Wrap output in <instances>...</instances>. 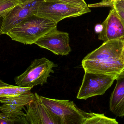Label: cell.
<instances>
[{
  "mask_svg": "<svg viewBox=\"0 0 124 124\" xmlns=\"http://www.w3.org/2000/svg\"><path fill=\"white\" fill-rule=\"evenodd\" d=\"M124 39L105 41L84 57L82 66L85 71L116 79L124 72Z\"/></svg>",
  "mask_w": 124,
  "mask_h": 124,
  "instance_id": "1",
  "label": "cell"
},
{
  "mask_svg": "<svg viewBox=\"0 0 124 124\" xmlns=\"http://www.w3.org/2000/svg\"><path fill=\"white\" fill-rule=\"evenodd\" d=\"M57 23L36 14L26 17L10 29L7 35L25 44H35L41 36L56 27Z\"/></svg>",
  "mask_w": 124,
  "mask_h": 124,
  "instance_id": "2",
  "label": "cell"
},
{
  "mask_svg": "<svg viewBox=\"0 0 124 124\" xmlns=\"http://www.w3.org/2000/svg\"><path fill=\"white\" fill-rule=\"evenodd\" d=\"M42 103L60 124H83L89 113L79 109L73 101L50 99L40 96Z\"/></svg>",
  "mask_w": 124,
  "mask_h": 124,
  "instance_id": "3",
  "label": "cell"
},
{
  "mask_svg": "<svg viewBox=\"0 0 124 124\" xmlns=\"http://www.w3.org/2000/svg\"><path fill=\"white\" fill-rule=\"evenodd\" d=\"M57 67V64L46 58L35 59L24 73L15 78V84L32 89L37 85L42 86L47 83L50 74L54 73L52 68Z\"/></svg>",
  "mask_w": 124,
  "mask_h": 124,
  "instance_id": "4",
  "label": "cell"
},
{
  "mask_svg": "<svg viewBox=\"0 0 124 124\" xmlns=\"http://www.w3.org/2000/svg\"><path fill=\"white\" fill-rule=\"evenodd\" d=\"M91 11L88 7L56 1H44L39 7L36 14L57 24L63 19L78 17Z\"/></svg>",
  "mask_w": 124,
  "mask_h": 124,
  "instance_id": "5",
  "label": "cell"
},
{
  "mask_svg": "<svg viewBox=\"0 0 124 124\" xmlns=\"http://www.w3.org/2000/svg\"><path fill=\"white\" fill-rule=\"evenodd\" d=\"M116 79L107 75L85 71L77 98L86 100L92 97L103 95L112 86Z\"/></svg>",
  "mask_w": 124,
  "mask_h": 124,
  "instance_id": "6",
  "label": "cell"
},
{
  "mask_svg": "<svg viewBox=\"0 0 124 124\" xmlns=\"http://www.w3.org/2000/svg\"><path fill=\"white\" fill-rule=\"evenodd\" d=\"M43 1V0H28L15 6L4 16L1 33L7 34L10 29L25 18L36 14L39 7Z\"/></svg>",
  "mask_w": 124,
  "mask_h": 124,
  "instance_id": "7",
  "label": "cell"
},
{
  "mask_svg": "<svg viewBox=\"0 0 124 124\" xmlns=\"http://www.w3.org/2000/svg\"><path fill=\"white\" fill-rule=\"evenodd\" d=\"M35 44L57 55H68L71 51L69 34L58 30L57 27L39 39Z\"/></svg>",
  "mask_w": 124,
  "mask_h": 124,
  "instance_id": "8",
  "label": "cell"
},
{
  "mask_svg": "<svg viewBox=\"0 0 124 124\" xmlns=\"http://www.w3.org/2000/svg\"><path fill=\"white\" fill-rule=\"evenodd\" d=\"M33 100L26 105L25 118L28 124H60L57 118L42 103L40 95L34 94Z\"/></svg>",
  "mask_w": 124,
  "mask_h": 124,
  "instance_id": "9",
  "label": "cell"
},
{
  "mask_svg": "<svg viewBox=\"0 0 124 124\" xmlns=\"http://www.w3.org/2000/svg\"><path fill=\"white\" fill-rule=\"evenodd\" d=\"M102 25V29L98 35L99 40L106 41L124 39V25L114 7Z\"/></svg>",
  "mask_w": 124,
  "mask_h": 124,
  "instance_id": "10",
  "label": "cell"
},
{
  "mask_svg": "<svg viewBox=\"0 0 124 124\" xmlns=\"http://www.w3.org/2000/svg\"><path fill=\"white\" fill-rule=\"evenodd\" d=\"M116 84L109 103L110 111L119 117L124 116V72L116 78Z\"/></svg>",
  "mask_w": 124,
  "mask_h": 124,
  "instance_id": "11",
  "label": "cell"
},
{
  "mask_svg": "<svg viewBox=\"0 0 124 124\" xmlns=\"http://www.w3.org/2000/svg\"><path fill=\"white\" fill-rule=\"evenodd\" d=\"M24 106L3 104L0 106V111L11 119L15 121L16 124H28L25 114L22 109Z\"/></svg>",
  "mask_w": 124,
  "mask_h": 124,
  "instance_id": "12",
  "label": "cell"
},
{
  "mask_svg": "<svg viewBox=\"0 0 124 124\" xmlns=\"http://www.w3.org/2000/svg\"><path fill=\"white\" fill-rule=\"evenodd\" d=\"M34 96V94L30 92L1 98L0 102L3 104L24 106L33 100Z\"/></svg>",
  "mask_w": 124,
  "mask_h": 124,
  "instance_id": "13",
  "label": "cell"
},
{
  "mask_svg": "<svg viewBox=\"0 0 124 124\" xmlns=\"http://www.w3.org/2000/svg\"><path fill=\"white\" fill-rule=\"evenodd\" d=\"M32 88L13 86L0 80V99L4 98L30 92Z\"/></svg>",
  "mask_w": 124,
  "mask_h": 124,
  "instance_id": "14",
  "label": "cell"
},
{
  "mask_svg": "<svg viewBox=\"0 0 124 124\" xmlns=\"http://www.w3.org/2000/svg\"><path fill=\"white\" fill-rule=\"evenodd\" d=\"M114 119L106 117L103 114L89 113L83 124H118Z\"/></svg>",
  "mask_w": 124,
  "mask_h": 124,
  "instance_id": "15",
  "label": "cell"
},
{
  "mask_svg": "<svg viewBox=\"0 0 124 124\" xmlns=\"http://www.w3.org/2000/svg\"><path fill=\"white\" fill-rule=\"evenodd\" d=\"M89 8L95 7H114L124 10V0H111L110 1H102L97 3L89 4Z\"/></svg>",
  "mask_w": 124,
  "mask_h": 124,
  "instance_id": "16",
  "label": "cell"
},
{
  "mask_svg": "<svg viewBox=\"0 0 124 124\" xmlns=\"http://www.w3.org/2000/svg\"><path fill=\"white\" fill-rule=\"evenodd\" d=\"M19 3L17 0H0V16L5 15Z\"/></svg>",
  "mask_w": 124,
  "mask_h": 124,
  "instance_id": "17",
  "label": "cell"
},
{
  "mask_svg": "<svg viewBox=\"0 0 124 124\" xmlns=\"http://www.w3.org/2000/svg\"><path fill=\"white\" fill-rule=\"evenodd\" d=\"M43 0L44 1H56L68 3L71 4L76 6H79L85 7H88V6L84 0Z\"/></svg>",
  "mask_w": 124,
  "mask_h": 124,
  "instance_id": "18",
  "label": "cell"
},
{
  "mask_svg": "<svg viewBox=\"0 0 124 124\" xmlns=\"http://www.w3.org/2000/svg\"><path fill=\"white\" fill-rule=\"evenodd\" d=\"M16 124L15 121L9 118L3 113H0V124Z\"/></svg>",
  "mask_w": 124,
  "mask_h": 124,
  "instance_id": "19",
  "label": "cell"
},
{
  "mask_svg": "<svg viewBox=\"0 0 124 124\" xmlns=\"http://www.w3.org/2000/svg\"><path fill=\"white\" fill-rule=\"evenodd\" d=\"M114 8H115V11L117 15L124 25V10L121 9L117 8L114 7Z\"/></svg>",
  "mask_w": 124,
  "mask_h": 124,
  "instance_id": "20",
  "label": "cell"
},
{
  "mask_svg": "<svg viewBox=\"0 0 124 124\" xmlns=\"http://www.w3.org/2000/svg\"><path fill=\"white\" fill-rule=\"evenodd\" d=\"M102 24L101 25H97L95 26V30L96 33H100L102 31Z\"/></svg>",
  "mask_w": 124,
  "mask_h": 124,
  "instance_id": "21",
  "label": "cell"
},
{
  "mask_svg": "<svg viewBox=\"0 0 124 124\" xmlns=\"http://www.w3.org/2000/svg\"><path fill=\"white\" fill-rule=\"evenodd\" d=\"M4 15H1L0 16V35L1 33V29H2V25H3V17Z\"/></svg>",
  "mask_w": 124,
  "mask_h": 124,
  "instance_id": "22",
  "label": "cell"
},
{
  "mask_svg": "<svg viewBox=\"0 0 124 124\" xmlns=\"http://www.w3.org/2000/svg\"><path fill=\"white\" fill-rule=\"evenodd\" d=\"M17 0L19 1L20 3H23L27 1L28 0Z\"/></svg>",
  "mask_w": 124,
  "mask_h": 124,
  "instance_id": "23",
  "label": "cell"
},
{
  "mask_svg": "<svg viewBox=\"0 0 124 124\" xmlns=\"http://www.w3.org/2000/svg\"><path fill=\"white\" fill-rule=\"evenodd\" d=\"M110 1V0H102V1Z\"/></svg>",
  "mask_w": 124,
  "mask_h": 124,
  "instance_id": "24",
  "label": "cell"
},
{
  "mask_svg": "<svg viewBox=\"0 0 124 124\" xmlns=\"http://www.w3.org/2000/svg\"></svg>",
  "mask_w": 124,
  "mask_h": 124,
  "instance_id": "25",
  "label": "cell"
}]
</instances>
